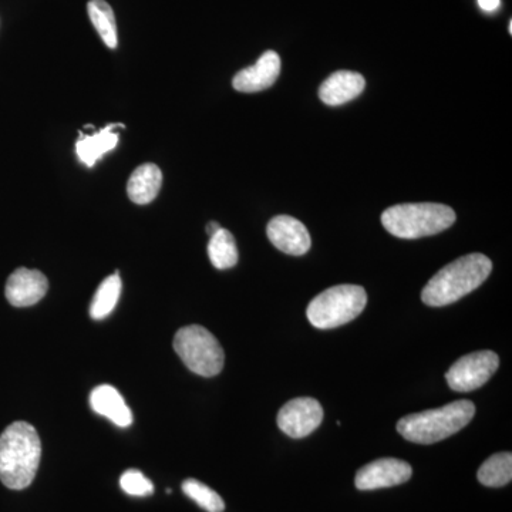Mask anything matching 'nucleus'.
I'll return each instance as SVG.
<instances>
[{
  "instance_id": "f257e3e1",
  "label": "nucleus",
  "mask_w": 512,
  "mask_h": 512,
  "mask_svg": "<svg viewBox=\"0 0 512 512\" xmlns=\"http://www.w3.org/2000/svg\"><path fill=\"white\" fill-rule=\"evenodd\" d=\"M42 443L32 424L15 421L0 434V481L10 490H25L35 480Z\"/></svg>"
},
{
  "instance_id": "f03ea898",
  "label": "nucleus",
  "mask_w": 512,
  "mask_h": 512,
  "mask_svg": "<svg viewBox=\"0 0 512 512\" xmlns=\"http://www.w3.org/2000/svg\"><path fill=\"white\" fill-rule=\"evenodd\" d=\"M493 271V262L483 254H471L458 258L440 269L424 286L421 301L427 306L441 308L460 301L484 284Z\"/></svg>"
},
{
  "instance_id": "7ed1b4c3",
  "label": "nucleus",
  "mask_w": 512,
  "mask_h": 512,
  "mask_svg": "<svg viewBox=\"0 0 512 512\" xmlns=\"http://www.w3.org/2000/svg\"><path fill=\"white\" fill-rule=\"evenodd\" d=\"M476 406L470 400H458L440 409L410 414L397 423L404 439L416 444H434L458 433L473 420Z\"/></svg>"
},
{
  "instance_id": "20e7f679",
  "label": "nucleus",
  "mask_w": 512,
  "mask_h": 512,
  "mask_svg": "<svg viewBox=\"0 0 512 512\" xmlns=\"http://www.w3.org/2000/svg\"><path fill=\"white\" fill-rule=\"evenodd\" d=\"M454 222L456 212L453 208L436 202L394 205L382 214L383 227L402 239L431 237L446 231Z\"/></svg>"
},
{
  "instance_id": "39448f33",
  "label": "nucleus",
  "mask_w": 512,
  "mask_h": 512,
  "mask_svg": "<svg viewBox=\"0 0 512 512\" xmlns=\"http://www.w3.org/2000/svg\"><path fill=\"white\" fill-rule=\"evenodd\" d=\"M367 293L359 285H338L319 293L306 309L318 329H335L356 319L366 308Z\"/></svg>"
},
{
  "instance_id": "423d86ee",
  "label": "nucleus",
  "mask_w": 512,
  "mask_h": 512,
  "mask_svg": "<svg viewBox=\"0 0 512 512\" xmlns=\"http://www.w3.org/2000/svg\"><path fill=\"white\" fill-rule=\"evenodd\" d=\"M173 346L184 365L195 375L214 377L224 369V349L210 330L200 325L178 330Z\"/></svg>"
},
{
  "instance_id": "0eeeda50",
  "label": "nucleus",
  "mask_w": 512,
  "mask_h": 512,
  "mask_svg": "<svg viewBox=\"0 0 512 512\" xmlns=\"http://www.w3.org/2000/svg\"><path fill=\"white\" fill-rule=\"evenodd\" d=\"M498 366H500V357L491 350L468 353L450 367L446 373V380L454 392H473L493 377Z\"/></svg>"
},
{
  "instance_id": "6e6552de",
  "label": "nucleus",
  "mask_w": 512,
  "mask_h": 512,
  "mask_svg": "<svg viewBox=\"0 0 512 512\" xmlns=\"http://www.w3.org/2000/svg\"><path fill=\"white\" fill-rule=\"evenodd\" d=\"M323 420L322 404L312 397H298L285 404L278 413L279 429L292 439H303L318 429Z\"/></svg>"
},
{
  "instance_id": "1a4fd4ad",
  "label": "nucleus",
  "mask_w": 512,
  "mask_h": 512,
  "mask_svg": "<svg viewBox=\"0 0 512 512\" xmlns=\"http://www.w3.org/2000/svg\"><path fill=\"white\" fill-rule=\"evenodd\" d=\"M412 474V466L406 461L380 458L357 471L355 484L360 491L380 490L407 483Z\"/></svg>"
},
{
  "instance_id": "9d476101",
  "label": "nucleus",
  "mask_w": 512,
  "mask_h": 512,
  "mask_svg": "<svg viewBox=\"0 0 512 512\" xmlns=\"http://www.w3.org/2000/svg\"><path fill=\"white\" fill-rule=\"evenodd\" d=\"M269 241L275 248L293 256L305 255L311 249V235L301 221L289 215H278L266 227Z\"/></svg>"
},
{
  "instance_id": "9b49d317",
  "label": "nucleus",
  "mask_w": 512,
  "mask_h": 512,
  "mask_svg": "<svg viewBox=\"0 0 512 512\" xmlns=\"http://www.w3.org/2000/svg\"><path fill=\"white\" fill-rule=\"evenodd\" d=\"M49 281L36 269L19 268L6 282V299L16 308H28L45 298Z\"/></svg>"
},
{
  "instance_id": "f8f14e48",
  "label": "nucleus",
  "mask_w": 512,
  "mask_h": 512,
  "mask_svg": "<svg viewBox=\"0 0 512 512\" xmlns=\"http://www.w3.org/2000/svg\"><path fill=\"white\" fill-rule=\"evenodd\" d=\"M281 74V57L274 50H268L259 57L254 66L235 74L232 86L237 92L258 93L274 86Z\"/></svg>"
},
{
  "instance_id": "ddd939ff",
  "label": "nucleus",
  "mask_w": 512,
  "mask_h": 512,
  "mask_svg": "<svg viewBox=\"0 0 512 512\" xmlns=\"http://www.w3.org/2000/svg\"><path fill=\"white\" fill-rule=\"evenodd\" d=\"M365 86V77L362 74L340 70L322 83L319 97L328 106H342L362 94Z\"/></svg>"
},
{
  "instance_id": "4468645a",
  "label": "nucleus",
  "mask_w": 512,
  "mask_h": 512,
  "mask_svg": "<svg viewBox=\"0 0 512 512\" xmlns=\"http://www.w3.org/2000/svg\"><path fill=\"white\" fill-rule=\"evenodd\" d=\"M90 406L93 412L113 421L116 426L128 427L133 423V413L127 406L126 400L116 387L101 384L90 394Z\"/></svg>"
},
{
  "instance_id": "2eb2a0df",
  "label": "nucleus",
  "mask_w": 512,
  "mask_h": 512,
  "mask_svg": "<svg viewBox=\"0 0 512 512\" xmlns=\"http://www.w3.org/2000/svg\"><path fill=\"white\" fill-rule=\"evenodd\" d=\"M124 128L123 124H110L103 130L93 134H80L79 141L76 143V153L79 160L84 165L92 168L96 165L104 154L114 150L119 144L120 136L116 133V128Z\"/></svg>"
},
{
  "instance_id": "dca6fc26",
  "label": "nucleus",
  "mask_w": 512,
  "mask_h": 512,
  "mask_svg": "<svg viewBox=\"0 0 512 512\" xmlns=\"http://www.w3.org/2000/svg\"><path fill=\"white\" fill-rule=\"evenodd\" d=\"M163 185V173L156 164H143L128 178V198L138 205L150 204L156 200Z\"/></svg>"
},
{
  "instance_id": "f3484780",
  "label": "nucleus",
  "mask_w": 512,
  "mask_h": 512,
  "mask_svg": "<svg viewBox=\"0 0 512 512\" xmlns=\"http://www.w3.org/2000/svg\"><path fill=\"white\" fill-rule=\"evenodd\" d=\"M87 12H89V18L92 20L93 26L99 33L104 45L110 47V49H116L119 46L117 23L109 3L106 0H90L87 3Z\"/></svg>"
},
{
  "instance_id": "a211bd4d",
  "label": "nucleus",
  "mask_w": 512,
  "mask_h": 512,
  "mask_svg": "<svg viewBox=\"0 0 512 512\" xmlns=\"http://www.w3.org/2000/svg\"><path fill=\"white\" fill-rule=\"evenodd\" d=\"M208 256H210L214 268L221 269V271L234 268L238 262V248L234 235L224 228L212 235L210 244H208Z\"/></svg>"
},
{
  "instance_id": "6ab92c4d",
  "label": "nucleus",
  "mask_w": 512,
  "mask_h": 512,
  "mask_svg": "<svg viewBox=\"0 0 512 512\" xmlns=\"http://www.w3.org/2000/svg\"><path fill=\"white\" fill-rule=\"evenodd\" d=\"M478 481L485 487H504L512 480V454H494L484 461L483 466L478 470Z\"/></svg>"
},
{
  "instance_id": "aec40b11",
  "label": "nucleus",
  "mask_w": 512,
  "mask_h": 512,
  "mask_svg": "<svg viewBox=\"0 0 512 512\" xmlns=\"http://www.w3.org/2000/svg\"><path fill=\"white\" fill-rule=\"evenodd\" d=\"M120 295L121 279L116 272V274L104 279L97 292L94 293L92 306H90V316L97 320L107 318L116 308Z\"/></svg>"
},
{
  "instance_id": "412c9836",
  "label": "nucleus",
  "mask_w": 512,
  "mask_h": 512,
  "mask_svg": "<svg viewBox=\"0 0 512 512\" xmlns=\"http://www.w3.org/2000/svg\"><path fill=\"white\" fill-rule=\"evenodd\" d=\"M184 494L191 498L194 503L200 505L202 510L207 512H224L225 503L220 494L215 493L208 485L201 481L188 478L183 483Z\"/></svg>"
},
{
  "instance_id": "4be33fe9",
  "label": "nucleus",
  "mask_w": 512,
  "mask_h": 512,
  "mask_svg": "<svg viewBox=\"0 0 512 512\" xmlns=\"http://www.w3.org/2000/svg\"><path fill=\"white\" fill-rule=\"evenodd\" d=\"M120 487L133 497H147L154 493L153 483L138 470H127L120 478Z\"/></svg>"
},
{
  "instance_id": "5701e85b",
  "label": "nucleus",
  "mask_w": 512,
  "mask_h": 512,
  "mask_svg": "<svg viewBox=\"0 0 512 512\" xmlns=\"http://www.w3.org/2000/svg\"><path fill=\"white\" fill-rule=\"evenodd\" d=\"M477 2L484 12L491 13L500 8V0H477Z\"/></svg>"
},
{
  "instance_id": "b1692460",
  "label": "nucleus",
  "mask_w": 512,
  "mask_h": 512,
  "mask_svg": "<svg viewBox=\"0 0 512 512\" xmlns=\"http://www.w3.org/2000/svg\"><path fill=\"white\" fill-rule=\"evenodd\" d=\"M221 225L218 224V222L212 221L210 224L207 225V234L210 235V238L212 235L217 234L218 231L221 229Z\"/></svg>"
},
{
  "instance_id": "393cba45",
  "label": "nucleus",
  "mask_w": 512,
  "mask_h": 512,
  "mask_svg": "<svg viewBox=\"0 0 512 512\" xmlns=\"http://www.w3.org/2000/svg\"><path fill=\"white\" fill-rule=\"evenodd\" d=\"M508 30H510V35H512V20H510V25H508Z\"/></svg>"
}]
</instances>
